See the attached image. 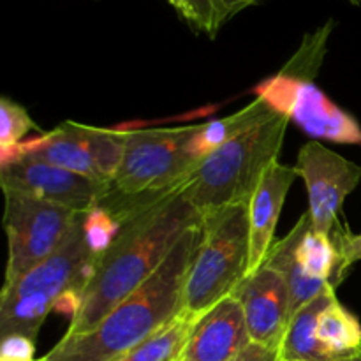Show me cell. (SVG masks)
Masks as SVG:
<instances>
[{
	"mask_svg": "<svg viewBox=\"0 0 361 361\" xmlns=\"http://www.w3.org/2000/svg\"><path fill=\"white\" fill-rule=\"evenodd\" d=\"M185 187L187 182L120 222L116 235L95 259L67 335L94 330L161 268L185 231L203 221L187 200Z\"/></svg>",
	"mask_w": 361,
	"mask_h": 361,
	"instance_id": "cell-1",
	"label": "cell"
},
{
	"mask_svg": "<svg viewBox=\"0 0 361 361\" xmlns=\"http://www.w3.org/2000/svg\"><path fill=\"white\" fill-rule=\"evenodd\" d=\"M203 221L185 231L157 271L120 302L94 330L63 335L46 361H115L180 316L183 286L201 240Z\"/></svg>",
	"mask_w": 361,
	"mask_h": 361,
	"instance_id": "cell-2",
	"label": "cell"
},
{
	"mask_svg": "<svg viewBox=\"0 0 361 361\" xmlns=\"http://www.w3.org/2000/svg\"><path fill=\"white\" fill-rule=\"evenodd\" d=\"M88 214L78 222L71 238L13 284L0 293V338L23 335L35 342L39 330L51 310L71 307V317L80 302L81 291L92 275L101 254L87 224Z\"/></svg>",
	"mask_w": 361,
	"mask_h": 361,
	"instance_id": "cell-3",
	"label": "cell"
},
{
	"mask_svg": "<svg viewBox=\"0 0 361 361\" xmlns=\"http://www.w3.org/2000/svg\"><path fill=\"white\" fill-rule=\"evenodd\" d=\"M196 127L127 130L120 168L97 208L120 224L189 182L200 164L189 150Z\"/></svg>",
	"mask_w": 361,
	"mask_h": 361,
	"instance_id": "cell-4",
	"label": "cell"
},
{
	"mask_svg": "<svg viewBox=\"0 0 361 361\" xmlns=\"http://www.w3.org/2000/svg\"><path fill=\"white\" fill-rule=\"evenodd\" d=\"M289 118L275 111L236 134L197 164L185 196L201 215L249 204L264 173L279 161Z\"/></svg>",
	"mask_w": 361,
	"mask_h": 361,
	"instance_id": "cell-5",
	"label": "cell"
},
{
	"mask_svg": "<svg viewBox=\"0 0 361 361\" xmlns=\"http://www.w3.org/2000/svg\"><path fill=\"white\" fill-rule=\"evenodd\" d=\"M249 256V204H233L204 215L201 240L183 286L182 314L197 319L231 296L247 277Z\"/></svg>",
	"mask_w": 361,
	"mask_h": 361,
	"instance_id": "cell-6",
	"label": "cell"
},
{
	"mask_svg": "<svg viewBox=\"0 0 361 361\" xmlns=\"http://www.w3.org/2000/svg\"><path fill=\"white\" fill-rule=\"evenodd\" d=\"M126 140L127 130L63 122L42 136L0 152V164L16 157L32 159L111 183L122 162Z\"/></svg>",
	"mask_w": 361,
	"mask_h": 361,
	"instance_id": "cell-7",
	"label": "cell"
},
{
	"mask_svg": "<svg viewBox=\"0 0 361 361\" xmlns=\"http://www.w3.org/2000/svg\"><path fill=\"white\" fill-rule=\"evenodd\" d=\"M4 228L9 245L6 286L56 252L71 238L85 214L18 190H4Z\"/></svg>",
	"mask_w": 361,
	"mask_h": 361,
	"instance_id": "cell-8",
	"label": "cell"
},
{
	"mask_svg": "<svg viewBox=\"0 0 361 361\" xmlns=\"http://www.w3.org/2000/svg\"><path fill=\"white\" fill-rule=\"evenodd\" d=\"M263 264L275 268L286 279L295 316L328 286H335L338 252L334 240L317 235L309 214H303L295 228L271 245Z\"/></svg>",
	"mask_w": 361,
	"mask_h": 361,
	"instance_id": "cell-9",
	"label": "cell"
},
{
	"mask_svg": "<svg viewBox=\"0 0 361 361\" xmlns=\"http://www.w3.org/2000/svg\"><path fill=\"white\" fill-rule=\"evenodd\" d=\"M256 94L309 136L361 147L358 120L331 102L312 80L281 71L277 76L263 81L256 88Z\"/></svg>",
	"mask_w": 361,
	"mask_h": 361,
	"instance_id": "cell-10",
	"label": "cell"
},
{
	"mask_svg": "<svg viewBox=\"0 0 361 361\" xmlns=\"http://www.w3.org/2000/svg\"><path fill=\"white\" fill-rule=\"evenodd\" d=\"M295 169L307 187V214L312 229L317 235L330 236L345 197L360 185L361 166L310 140L300 148Z\"/></svg>",
	"mask_w": 361,
	"mask_h": 361,
	"instance_id": "cell-11",
	"label": "cell"
},
{
	"mask_svg": "<svg viewBox=\"0 0 361 361\" xmlns=\"http://www.w3.org/2000/svg\"><path fill=\"white\" fill-rule=\"evenodd\" d=\"M0 185L2 190H18L80 214L95 210L109 190V183L21 157L0 164Z\"/></svg>",
	"mask_w": 361,
	"mask_h": 361,
	"instance_id": "cell-12",
	"label": "cell"
},
{
	"mask_svg": "<svg viewBox=\"0 0 361 361\" xmlns=\"http://www.w3.org/2000/svg\"><path fill=\"white\" fill-rule=\"evenodd\" d=\"M233 296L245 314L250 341L281 351L293 319L291 295L281 271L263 264L240 282Z\"/></svg>",
	"mask_w": 361,
	"mask_h": 361,
	"instance_id": "cell-13",
	"label": "cell"
},
{
	"mask_svg": "<svg viewBox=\"0 0 361 361\" xmlns=\"http://www.w3.org/2000/svg\"><path fill=\"white\" fill-rule=\"evenodd\" d=\"M250 344L245 314L238 298L231 295L197 317L176 356L190 361H233Z\"/></svg>",
	"mask_w": 361,
	"mask_h": 361,
	"instance_id": "cell-14",
	"label": "cell"
},
{
	"mask_svg": "<svg viewBox=\"0 0 361 361\" xmlns=\"http://www.w3.org/2000/svg\"><path fill=\"white\" fill-rule=\"evenodd\" d=\"M298 176L295 168L275 162L264 173L263 180L257 185L252 200L249 203V228H250V256L249 271H256L263 267L271 245H274L275 229L282 207L288 197L293 182Z\"/></svg>",
	"mask_w": 361,
	"mask_h": 361,
	"instance_id": "cell-15",
	"label": "cell"
},
{
	"mask_svg": "<svg viewBox=\"0 0 361 361\" xmlns=\"http://www.w3.org/2000/svg\"><path fill=\"white\" fill-rule=\"evenodd\" d=\"M335 295V286H328L317 298L307 303L293 316L281 348V356L288 361H331L317 341V319Z\"/></svg>",
	"mask_w": 361,
	"mask_h": 361,
	"instance_id": "cell-16",
	"label": "cell"
},
{
	"mask_svg": "<svg viewBox=\"0 0 361 361\" xmlns=\"http://www.w3.org/2000/svg\"><path fill=\"white\" fill-rule=\"evenodd\" d=\"M271 113H275V109L267 101L256 97L250 104H247L245 108L233 113V115L219 120H212V122L207 123H197L196 133H194L192 141L189 145L190 155L201 162L212 152L217 150L224 143H228L229 140H233L236 134L257 123L259 120L270 116Z\"/></svg>",
	"mask_w": 361,
	"mask_h": 361,
	"instance_id": "cell-17",
	"label": "cell"
},
{
	"mask_svg": "<svg viewBox=\"0 0 361 361\" xmlns=\"http://www.w3.org/2000/svg\"><path fill=\"white\" fill-rule=\"evenodd\" d=\"M316 334L328 360L349 358L361 353V323L337 296L321 310Z\"/></svg>",
	"mask_w": 361,
	"mask_h": 361,
	"instance_id": "cell-18",
	"label": "cell"
},
{
	"mask_svg": "<svg viewBox=\"0 0 361 361\" xmlns=\"http://www.w3.org/2000/svg\"><path fill=\"white\" fill-rule=\"evenodd\" d=\"M196 319L180 312L171 323L115 361H171L182 351Z\"/></svg>",
	"mask_w": 361,
	"mask_h": 361,
	"instance_id": "cell-19",
	"label": "cell"
},
{
	"mask_svg": "<svg viewBox=\"0 0 361 361\" xmlns=\"http://www.w3.org/2000/svg\"><path fill=\"white\" fill-rule=\"evenodd\" d=\"M32 129H35V122L23 106L9 97L0 99V152L23 143Z\"/></svg>",
	"mask_w": 361,
	"mask_h": 361,
	"instance_id": "cell-20",
	"label": "cell"
},
{
	"mask_svg": "<svg viewBox=\"0 0 361 361\" xmlns=\"http://www.w3.org/2000/svg\"><path fill=\"white\" fill-rule=\"evenodd\" d=\"M190 7H192L190 27L196 32H204L210 37H215L219 28L226 23L221 0H190Z\"/></svg>",
	"mask_w": 361,
	"mask_h": 361,
	"instance_id": "cell-21",
	"label": "cell"
},
{
	"mask_svg": "<svg viewBox=\"0 0 361 361\" xmlns=\"http://www.w3.org/2000/svg\"><path fill=\"white\" fill-rule=\"evenodd\" d=\"M331 240H334L338 252V270L337 277H335V286H337L344 279L345 271L353 264L361 261V233L355 235V233H349L348 229H337L335 238Z\"/></svg>",
	"mask_w": 361,
	"mask_h": 361,
	"instance_id": "cell-22",
	"label": "cell"
},
{
	"mask_svg": "<svg viewBox=\"0 0 361 361\" xmlns=\"http://www.w3.org/2000/svg\"><path fill=\"white\" fill-rule=\"evenodd\" d=\"M35 342L23 335L0 338V361H35Z\"/></svg>",
	"mask_w": 361,
	"mask_h": 361,
	"instance_id": "cell-23",
	"label": "cell"
},
{
	"mask_svg": "<svg viewBox=\"0 0 361 361\" xmlns=\"http://www.w3.org/2000/svg\"><path fill=\"white\" fill-rule=\"evenodd\" d=\"M281 351L279 349L264 348L259 344H250L242 355L233 361H281Z\"/></svg>",
	"mask_w": 361,
	"mask_h": 361,
	"instance_id": "cell-24",
	"label": "cell"
},
{
	"mask_svg": "<svg viewBox=\"0 0 361 361\" xmlns=\"http://www.w3.org/2000/svg\"><path fill=\"white\" fill-rule=\"evenodd\" d=\"M261 0H221L222 4V14H224V21L231 20L238 13L245 11L247 7L256 6Z\"/></svg>",
	"mask_w": 361,
	"mask_h": 361,
	"instance_id": "cell-25",
	"label": "cell"
},
{
	"mask_svg": "<svg viewBox=\"0 0 361 361\" xmlns=\"http://www.w3.org/2000/svg\"><path fill=\"white\" fill-rule=\"evenodd\" d=\"M173 7L176 9V13L187 21V23H192V7H190V0H168Z\"/></svg>",
	"mask_w": 361,
	"mask_h": 361,
	"instance_id": "cell-26",
	"label": "cell"
},
{
	"mask_svg": "<svg viewBox=\"0 0 361 361\" xmlns=\"http://www.w3.org/2000/svg\"><path fill=\"white\" fill-rule=\"evenodd\" d=\"M331 361H361V353L355 356H349V358H341V360H331Z\"/></svg>",
	"mask_w": 361,
	"mask_h": 361,
	"instance_id": "cell-27",
	"label": "cell"
},
{
	"mask_svg": "<svg viewBox=\"0 0 361 361\" xmlns=\"http://www.w3.org/2000/svg\"><path fill=\"white\" fill-rule=\"evenodd\" d=\"M348 2L355 4V6H361V0H348Z\"/></svg>",
	"mask_w": 361,
	"mask_h": 361,
	"instance_id": "cell-28",
	"label": "cell"
},
{
	"mask_svg": "<svg viewBox=\"0 0 361 361\" xmlns=\"http://www.w3.org/2000/svg\"><path fill=\"white\" fill-rule=\"evenodd\" d=\"M171 361H190V360H185V358H180V356H175Z\"/></svg>",
	"mask_w": 361,
	"mask_h": 361,
	"instance_id": "cell-29",
	"label": "cell"
},
{
	"mask_svg": "<svg viewBox=\"0 0 361 361\" xmlns=\"http://www.w3.org/2000/svg\"><path fill=\"white\" fill-rule=\"evenodd\" d=\"M35 361H46L44 358H41V360H35Z\"/></svg>",
	"mask_w": 361,
	"mask_h": 361,
	"instance_id": "cell-30",
	"label": "cell"
},
{
	"mask_svg": "<svg viewBox=\"0 0 361 361\" xmlns=\"http://www.w3.org/2000/svg\"><path fill=\"white\" fill-rule=\"evenodd\" d=\"M281 361H288V360H284V358H281Z\"/></svg>",
	"mask_w": 361,
	"mask_h": 361,
	"instance_id": "cell-31",
	"label": "cell"
}]
</instances>
